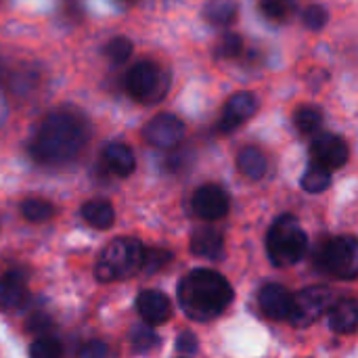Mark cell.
Here are the masks:
<instances>
[{"label":"cell","instance_id":"6da1fadb","mask_svg":"<svg viewBox=\"0 0 358 358\" xmlns=\"http://www.w3.org/2000/svg\"><path fill=\"white\" fill-rule=\"evenodd\" d=\"M90 138V124L76 107L50 111L38 126L29 153L42 166H63L76 159Z\"/></svg>","mask_w":358,"mask_h":358},{"label":"cell","instance_id":"7a4b0ae2","mask_svg":"<svg viewBox=\"0 0 358 358\" xmlns=\"http://www.w3.org/2000/svg\"><path fill=\"white\" fill-rule=\"evenodd\" d=\"M231 283L216 271L195 268L178 283V304L191 321H212L233 302Z\"/></svg>","mask_w":358,"mask_h":358},{"label":"cell","instance_id":"3957f363","mask_svg":"<svg viewBox=\"0 0 358 358\" xmlns=\"http://www.w3.org/2000/svg\"><path fill=\"white\" fill-rule=\"evenodd\" d=\"M266 252L275 266L285 268L298 264L308 252V235L292 214L279 216L266 235Z\"/></svg>","mask_w":358,"mask_h":358},{"label":"cell","instance_id":"277c9868","mask_svg":"<svg viewBox=\"0 0 358 358\" xmlns=\"http://www.w3.org/2000/svg\"><path fill=\"white\" fill-rule=\"evenodd\" d=\"M143 243L132 237H122L113 239L101 254L96 262V279L99 281H115V279H126L132 277L134 273L141 271L143 264Z\"/></svg>","mask_w":358,"mask_h":358},{"label":"cell","instance_id":"5b68a950","mask_svg":"<svg viewBox=\"0 0 358 358\" xmlns=\"http://www.w3.org/2000/svg\"><path fill=\"white\" fill-rule=\"evenodd\" d=\"M124 84H126V92L134 101L155 103V101H162L168 92L170 73L162 71L153 61L143 59L128 69Z\"/></svg>","mask_w":358,"mask_h":358},{"label":"cell","instance_id":"8992f818","mask_svg":"<svg viewBox=\"0 0 358 358\" xmlns=\"http://www.w3.org/2000/svg\"><path fill=\"white\" fill-rule=\"evenodd\" d=\"M315 262L321 271L342 277V279H355L358 275V243L355 237L344 235L329 239L317 250Z\"/></svg>","mask_w":358,"mask_h":358},{"label":"cell","instance_id":"52a82bcc","mask_svg":"<svg viewBox=\"0 0 358 358\" xmlns=\"http://www.w3.org/2000/svg\"><path fill=\"white\" fill-rule=\"evenodd\" d=\"M334 306V292L323 285L306 287L300 294L292 296L289 317L292 325L296 327H308L317 323L329 308Z\"/></svg>","mask_w":358,"mask_h":358},{"label":"cell","instance_id":"ba28073f","mask_svg":"<svg viewBox=\"0 0 358 358\" xmlns=\"http://www.w3.org/2000/svg\"><path fill=\"white\" fill-rule=\"evenodd\" d=\"M143 136L151 147L174 149L185 138V124L174 113H157L143 128Z\"/></svg>","mask_w":358,"mask_h":358},{"label":"cell","instance_id":"9c48e42d","mask_svg":"<svg viewBox=\"0 0 358 358\" xmlns=\"http://www.w3.org/2000/svg\"><path fill=\"white\" fill-rule=\"evenodd\" d=\"M191 206L201 220L216 222L229 214V195L220 185H203L195 191Z\"/></svg>","mask_w":358,"mask_h":358},{"label":"cell","instance_id":"30bf717a","mask_svg":"<svg viewBox=\"0 0 358 358\" xmlns=\"http://www.w3.org/2000/svg\"><path fill=\"white\" fill-rule=\"evenodd\" d=\"M313 157L315 164L331 170H338L342 166H346L348 157H350V149L348 143L338 136V134H329V132H321L315 141H313Z\"/></svg>","mask_w":358,"mask_h":358},{"label":"cell","instance_id":"8fae6325","mask_svg":"<svg viewBox=\"0 0 358 358\" xmlns=\"http://www.w3.org/2000/svg\"><path fill=\"white\" fill-rule=\"evenodd\" d=\"M258 111V99L254 92H235L224 109H222V117H220V124H218V130L224 132V134H231L233 130H237L241 124H245L248 120L254 117V113Z\"/></svg>","mask_w":358,"mask_h":358},{"label":"cell","instance_id":"7c38bea8","mask_svg":"<svg viewBox=\"0 0 358 358\" xmlns=\"http://www.w3.org/2000/svg\"><path fill=\"white\" fill-rule=\"evenodd\" d=\"M136 313L147 325H162L172 317V302L164 292L145 289L136 298Z\"/></svg>","mask_w":358,"mask_h":358},{"label":"cell","instance_id":"4fadbf2b","mask_svg":"<svg viewBox=\"0 0 358 358\" xmlns=\"http://www.w3.org/2000/svg\"><path fill=\"white\" fill-rule=\"evenodd\" d=\"M27 277L21 271H8L0 279V310H15L27 304Z\"/></svg>","mask_w":358,"mask_h":358},{"label":"cell","instance_id":"5bb4252c","mask_svg":"<svg viewBox=\"0 0 358 358\" xmlns=\"http://www.w3.org/2000/svg\"><path fill=\"white\" fill-rule=\"evenodd\" d=\"M258 302L262 313L273 319V321H287L289 317V306H292V296L283 285L268 283L260 289Z\"/></svg>","mask_w":358,"mask_h":358},{"label":"cell","instance_id":"9a60e30c","mask_svg":"<svg viewBox=\"0 0 358 358\" xmlns=\"http://www.w3.org/2000/svg\"><path fill=\"white\" fill-rule=\"evenodd\" d=\"M189 248H191V252L195 256H201V258H208V260H220L224 256L222 233L218 229L210 227V224H203V227L193 231Z\"/></svg>","mask_w":358,"mask_h":358},{"label":"cell","instance_id":"2e32d148","mask_svg":"<svg viewBox=\"0 0 358 358\" xmlns=\"http://www.w3.org/2000/svg\"><path fill=\"white\" fill-rule=\"evenodd\" d=\"M103 159L115 176L126 178L136 168V157H134L132 149L124 143H109L103 151Z\"/></svg>","mask_w":358,"mask_h":358},{"label":"cell","instance_id":"e0dca14e","mask_svg":"<svg viewBox=\"0 0 358 358\" xmlns=\"http://www.w3.org/2000/svg\"><path fill=\"white\" fill-rule=\"evenodd\" d=\"M358 325L357 300H342L329 308V327L336 334H355Z\"/></svg>","mask_w":358,"mask_h":358},{"label":"cell","instance_id":"ac0fdd59","mask_svg":"<svg viewBox=\"0 0 358 358\" xmlns=\"http://www.w3.org/2000/svg\"><path fill=\"white\" fill-rule=\"evenodd\" d=\"M237 168H239V172H241L245 178H250V180H260V178H264V174H266V170H268V159H266V155H264L258 147L248 145V147H243V149L239 151V155H237Z\"/></svg>","mask_w":358,"mask_h":358},{"label":"cell","instance_id":"d6986e66","mask_svg":"<svg viewBox=\"0 0 358 358\" xmlns=\"http://www.w3.org/2000/svg\"><path fill=\"white\" fill-rule=\"evenodd\" d=\"M239 4L237 0H210L203 8V17L218 27H227L237 21Z\"/></svg>","mask_w":358,"mask_h":358},{"label":"cell","instance_id":"ffe728a7","mask_svg":"<svg viewBox=\"0 0 358 358\" xmlns=\"http://www.w3.org/2000/svg\"><path fill=\"white\" fill-rule=\"evenodd\" d=\"M82 218L94 227V229H109L115 220V212L111 208L109 201H103V199H94V201H88L84 203L82 208Z\"/></svg>","mask_w":358,"mask_h":358},{"label":"cell","instance_id":"44dd1931","mask_svg":"<svg viewBox=\"0 0 358 358\" xmlns=\"http://www.w3.org/2000/svg\"><path fill=\"white\" fill-rule=\"evenodd\" d=\"M296 128L302 134H315L323 126V111L315 105H302L294 115Z\"/></svg>","mask_w":358,"mask_h":358},{"label":"cell","instance_id":"7402d4cb","mask_svg":"<svg viewBox=\"0 0 358 358\" xmlns=\"http://www.w3.org/2000/svg\"><path fill=\"white\" fill-rule=\"evenodd\" d=\"M329 185H331V172L327 168H323V166H319V164L313 162L306 168L304 176H302V189L306 193H321Z\"/></svg>","mask_w":358,"mask_h":358},{"label":"cell","instance_id":"603a6c76","mask_svg":"<svg viewBox=\"0 0 358 358\" xmlns=\"http://www.w3.org/2000/svg\"><path fill=\"white\" fill-rule=\"evenodd\" d=\"M21 214L29 222H44V220H50L52 218L55 208L46 199H25L21 203Z\"/></svg>","mask_w":358,"mask_h":358},{"label":"cell","instance_id":"cb8c5ba5","mask_svg":"<svg viewBox=\"0 0 358 358\" xmlns=\"http://www.w3.org/2000/svg\"><path fill=\"white\" fill-rule=\"evenodd\" d=\"M172 254L168 250H157V248H151V250H145L143 252V264H141V273L145 275H153L162 268H166L170 262H172Z\"/></svg>","mask_w":358,"mask_h":358},{"label":"cell","instance_id":"d4e9b609","mask_svg":"<svg viewBox=\"0 0 358 358\" xmlns=\"http://www.w3.org/2000/svg\"><path fill=\"white\" fill-rule=\"evenodd\" d=\"M130 342L134 352H149L159 344V338L151 325H136L130 334Z\"/></svg>","mask_w":358,"mask_h":358},{"label":"cell","instance_id":"484cf974","mask_svg":"<svg viewBox=\"0 0 358 358\" xmlns=\"http://www.w3.org/2000/svg\"><path fill=\"white\" fill-rule=\"evenodd\" d=\"M294 0H260V13L275 23L285 21L294 10Z\"/></svg>","mask_w":358,"mask_h":358},{"label":"cell","instance_id":"4316f807","mask_svg":"<svg viewBox=\"0 0 358 358\" xmlns=\"http://www.w3.org/2000/svg\"><path fill=\"white\" fill-rule=\"evenodd\" d=\"M29 358H63V346L55 338H38L29 346Z\"/></svg>","mask_w":358,"mask_h":358},{"label":"cell","instance_id":"83f0119b","mask_svg":"<svg viewBox=\"0 0 358 358\" xmlns=\"http://www.w3.org/2000/svg\"><path fill=\"white\" fill-rule=\"evenodd\" d=\"M243 52V40L237 34H224L216 42V57L218 59H237Z\"/></svg>","mask_w":358,"mask_h":358},{"label":"cell","instance_id":"f1b7e54d","mask_svg":"<svg viewBox=\"0 0 358 358\" xmlns=\"http://www.w3.org/2000/svg\"><path fill=\"white\" fill-rule=\"evenodd\" d=\"M132 50H134L132 40L126 38V36H117V38H113V40L107 44L105 55H107L113 63H126V61L130 59Z\"/></svg>","mask_w":358,"mask_h":358},{"label":"cell","instance_id":"f546056e","mask_svg":"<svg viewBox=\"0 0 358 358\" xmlns=\"http://www.w3.org/2000/svg\"><path fill=\"white\" fill-rule=\"evenodd\" d=\"M302 21H304V25H306L308 29L319 31V29H323L325 23L329 21V13H327V8H325L323 4H313V6H308V8L304 10Z\"/></svg>","mask_w":358,"mask_h":358},{"label":"cell","instance_id":"4dcf8cb0","mask_svg":"<svg viewBox=\"0 0 358 358\" xmlns=\"http://www.w3.org/2000/svg\"><path fill=\"white\" fill-rule=\"evenodd\" d=\"M109 357V350H107V344L105 342H88L82 350H80V358H107Z\"/></svg>","mask_w":358,"mask_h":358},{"label":"cell","instance_id":"1f68e13d","mask_svg":"<svg viewBox=\"0 0 358 358\" xmlns=\"http://www.w3.org/2000/svg\"><path fill=\"white\" fill-rule=\"evenodd\" d=\"M176 348H178V352H182V355H193V352H197V338H195V334H191V331L180 334L178 340H176Z\"/></svg>","mask_w":358,"mask_h":358}]
</instances>
